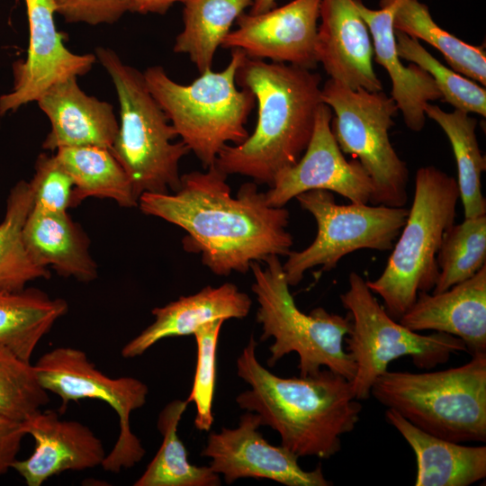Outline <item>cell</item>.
<instances>
[{"instance_id":"6da1fadb","label":"cell","mask_w":486,"mask_h":486,"mask_svg":"<svg viewBox=\"0 0 486 486\" xmlns=\"http://www.w3.org/2000/svg\"><path fill=\"white\" fill-rule=\"evenodd\" d=\"M227 176L213 164L205 172L181 176L176 192L142 194L138 206L182 228L184 250L201 254L217 275L246 274L253 262L287 256L293 244L288 210L268 205L255 182L241 184L232 197Z\"/></svg>"},{"instance_id":"7a4b0ae2","label":"cell","mask_w":486,"mask_h":486,"mask_svg":"<svg viewBox=\"0 0 486 486\" xmlns=\"http://www.w3.org/2000/svg\"><path fill=\"white\" fill-rule=\"evenodd\" d=\"M256 346L251 336L236 361L238 376L250 386L237 396L238 405L258 414L261 425L275 430L298 457L338 454L362 411L351 382L328 368L305 377L277 376L260 364Z\"/></svg>"},{"instance_id":"3957f363","label":"cell","mask_w":486,"mask_h":486,"mask_svg":"<svg viewBox=\"0 0 486 486\" xmlns=\"http://www.w3.org/2000/svg\"><path fill=\"white\" fill-rule=\"evenodd\" d=\"M235 78L255 95L257 121L253 133L240 144L226 145L214 164L228 176H246L270 187L310 142L323 103L321 77L304 68L246 56Z\"/></svg>"},{"instance_id":"277c9868","label":"cell","mask_w":486,"mask_h":486,"mask_svg":"<svg viewBox=\"0 0 486 486\" xmlns=\"http://www.w3.org/2000/svg\"><path fill=\"white\" fill-rule=\"evenodd\" d=\"M245 58L242 50L231 49L230 61L222 71L208 69L188 85L171 79L160 66L143 72L149 92L177 136L205 169L229 142L238 145L249 136L245 125L256 98L248 89H238L235 78Z\"/></svg>"},{"instance_id":"5b68a950","label":"cell","mask_w":486,"mask_h":486,"mask_svg":"<svg viewBox=\"0 0 486 486\" xmlns=\"http://www.w3.org/2000/svg\"><path fill=\"white\" fill-rule=\"evenodd\" d=\"M371 395L436 437L486 441V353L442 371H387L374 381Z\"/></svg>"},{"instance_id":"8992f818","label":"cell","mask_w":486,"mask_h":486,"mask_svg":"<svg viewBox=\"0 0 486 486\" xmlns=\"http://www.w3.org/2000/svg\"><path fill=\"white\" fill-rule=\"evenodd\" d=\"M96 60L110 76L120 104V123L110 149L126 171L135 197L144 193L176 192L181 184L179 162L190 149L149 92L143 73L109 48H95Z\"/></svg>"},{"instance_id":"52a82bcc","label":"cell","mask_w":486,"mask_h":486,"mask_svg":"<svg viewBox=\"0 0 486 486\" xmlns=\"http://www.w3.org/2000/svg\"><path fill=\"white\" fill-rule=\"evenodd\" d=\"M459 189L456 180L428 166L416 172L414 197L406 222L381 275L366 281L394 320L413 305L418 292H430L439 274L436 255L444 234L454 224Z\"/></svg>"},{"instance_id":"ba28073f","label":"cell","mask_w":486,"mask_h":486,"mask_svg":"<svg viewBox=\"0 0 486 486\" xmlns=\"http://www.w3.org/2000/svg\"><path fill=\"white\" fill-rule=\"evenodd\" d=\"M262 262H253L251 290L256 297V319L262 326L261 341L274 338L270 346L268 366L282 357L297 353L300 376L319 373L325 367L351 381L356 364L344 348L345 338L351 328V317L328 312L324 308L303 313L290 292L279 256H269Z\"/></svg>"},{"instance_id":"9c48e42d","label":"cell","mask_w":486,"mask_h":486,"mask_svg":"<svg viewBox=\"0 0 486 486\" xmlns=\"http://www.w3.org/2000/svg\"><path fill=\"white\" fill-rule=\"evenodd\" d=\"M348 284L340 300L351 317L344 342L356 364L350 382L358 400L371 396L374 381L401 356H410L418 368L431 369L446 364L453 354L467 351L456 337L441 332L424 335L392 319L356 272L350 273Z\"/></svg>"},{"instance_id":"30bf717a","label":"cell","mask_w":486,"mask_h":486,"mask_svg":"<svg viewBox=\"0 0 486 486\" xmlns=\"http://www.w3.org/2000/svg\"><path fill=\"white\" fill-rule=\"evenodd\" d=\"M321 99L335 112L331 130L341 151L357 159L373 182L370 202L404 207L409 169L389 138L399 111L392 97L382 90L351 89L329 78L321 88Z\"/></svg>"},{"instance_id":"8fae6325","label":"cell","mask_w":486,"mask_h":486,"mask_svg":"<svg viewBox=\"0 0 486 486\" xmlns=\"http://www.w3.org/2000/svg\"><path fill=\"white\" fill-rule=\"evenodd\" d=\"M295 198L315 219L317 235L309 247L287 255L283 269L290 286L297 285L307 270L321 266V271H330L356 250H392L409 214L405 207L337 204L327 190L307 191Z\"/></svg>"},{"instance_id":"7c38bea8","label":"cell","mask_w":486,"mask_h":486,"mask_svg":"<svg viewBox=\"0 0 486 486\" xmlns=\"http://www.w3.org/2000/svg\"><path fill=\"white\" fill-rule=\"evenodd\" d=\"M33 366L40 385L61 400L60 413L69 402L85 399L103 400L114 410L120 431L101 465L104 470L119 472L142 460L145 449L130 429V418L147 401L148 388L143 382L130 376L109 377L96 368L84 351L71 346L46 352Z\"/></svg>"},{"instance_id":"4fadbf2b","label":"cell","mask_w":486,"mask_h":486,"mask_svg":"<svg viewBox=\"0 0 486 486\" xmlns=\"http://www.w3.org/2000/svg\"><path fill=\"white\" fill-rule=\"evenodd\" d=\"M333 114L322 103L317 112L310 142L299 161L281 171L265 193L268 205L284 207L310 190L337 193L354 203H369L373 182L357 159L347 161L331 130Z\"/></svg>"},{"instance_id":"5bb4252c","label":"cell","mask_w":486,"mask_h":486,"mask_svg":"<svg viewBox=\"0 0 486 486\" xmlns=\"http://www.w3.org/2000/svg\"><path fill=\"white\" fill-rule=\"evenodd\" d=\"M258 414L240 416L236 428H222L210 433L201 455L211 459L210 467L231 484L240 478H264L286 486H329L321 467L303 470L298 456L282 445L269 444L258 430Z\"/></svg>"},{"instance_id":"9a60e30c","label":"cell","mask_w":486,"mask_h":486,"mask_svg":"<svg viewBox=\"0 0 486 486\" xmlns=\"http://www.w3.org/2000/svg\"><path fill=\"white\" fill-rule=\"evenodd\" d=\"M29 22V48L23 60L13 65L14 87L0 96V115L15 112L38 99L52 86L88 73L94 54H76L64 44L56 27L52 0H24Z\"/></svg>"},{"instance_id":"2e32d148","label":"cell","mask_w":486,"mask_h":486,"mask_svg":"<svg viewBox=\"0 0 486 486\" xmlns=\"http://www.w3.org/2000/svg\"><path fill=\"white\" fill-rule=\"evenodd\" d=\"M321 0H292L259 14L243 13L221 43L224 49H240L254 59L317 67L315 46Z\"/></svg>"},{"instance_id":"e0dca14e","label":"cell","mask_w":486,"mask_h":486,"mask_svg":"<svg viewBox=\"0 0 486 486\" xmlns=\"http://www.w3.org/2000/svg\"><path fill=\"white\" fill-rule=\"evenodd\" d=\"M26 435L35 441L33 453L15 460L12 468L28 486H41L66 471H83L102 465L106 452L102 441L85 424L64 420L52 410L33 412L22 421Z\"/></svg>"},{"instance_id":"ac0fdd59","label":"cell","mask_w":486,"mask_h":486,"mask_svg":"<svg viewBox=\"0 0 486 486\" xmlns=\"http://www.w3.org/2000/svg\"><path fill=\"white\" fill-rule=\"evenodd\" d=\"M315 52L330 78L351 89L382 90L373 67L374 47L354 0H321Z\"/></svg>"},{"instance_id":"d6986e66","label":"cell","mask_w":486,"mask_h":486,"mask_svg":"<svg viewBox=\"0 0 486 486\" xmlns=\"http://www.w3.org/2000/svg\"><path fill=\"white\" fill-rule=\"evenodd\" d=\"M398 321L412 331L432 330L456 337L471 355L486 353V265L446 291L418 292Z\"/></svg>"},{"instance_id":"ffe728a7","label":"cell","mask_w":486,"mask_h":486,"mask_svg":"<svg viewBox=\"0 0 486 486\" xmlns=\"http://www.w3.org/2000/svg\"><path fill=\"white\" fill-rule=\"evenodd\" d=\"M37 104L51 124L42 144L44 149L81 146L112 148L119 130L113 107L86 94L76 77L55 84Z\"/></svg>"},{"instance_id":"44dd1931","label":"cell","mask_w":486,"mask_h":486,"mask_svg":"<svg viewBox=\"0 0 486 486\" xmlns=\"http://www.w3.org/2000/svg\"><path fill=\"white\" fill-rule=\"evenodd\" d=\"M251 305L249 296L233 284L205 286L194 294L154 308L151 312L155 320L125 344L121 354L124 358H133L162 339L194 335L199 327L210 321L243 319Z\"/></svg>"},{"instance_id":"7402d4cb","label":"cell","mask_w":486,"mask_h":486,"mask_svg":"<svg viewBox=\"0 0 486 486\" xmlns=\"http://www.w3.org/2000/svg\"><path fill=\"white\" fill-rule=\"evenodd\" d=\"M368 26L373 39L375 61L382 66L392 80V97L400 110L407 127L421 130L426 123L424 107L431 101L442 99L432 76L418 65L404 66L397 52L393 27V6L390 4L374 10L361 0H354Z\"/></svg>"},{"instance_id":"603a6c76","label":"cell","mask_w":486,"mask_h":486,"mask_svg":"<svg viewBox=\"0 0 486 486\" xmlns=\"http://www.w3.org/2000/svg\"><path fill=\"white\" fill-rule=\"evenodd\" d=\"M385 418L415 454L416 486H468L486 477V446H467L436 437L392 409L386 410Z\"/></svg>"},{"instance_id":"cb8c5ba5","label":"cell","mask_w":486,"mask_h":486,"mask_svg":"<svg viewBox=\"0 0 486 486\" xmlns=\"http://www.w3.org/2000/svg\"><path fill=\"white\" fill-rule=\"evenodd\" d=\"M25 248L40 266H50L65 277L90 282L97 277L89 240L67 212H52L32 207L22 230Z\"/></svg>"},{"instance_id":"d4e9b609","label":"cell","mask_w":486,"mask_h":486,"mask_svg":"<svg viewBox=\"0 0 486 486\" xmlns=\"http://www.w3.org/2000/svg\"><path fill=\"white\" fill-rule=\"evenodd\" d=\"M68 310L65 300L36 288L0 290V343L31 362L39 342Z\"/></svg>"},{"instance_id":"484cf974","label":"cell","mask_w":486,"mask_h":486,"mask_svg":"<svg viewBox=\"0 0 486 486\" xmlns=\"http://www.w3.org/2000/svg\"><path fill=\"white\" fill-rule=\"evenodd\" d=\"M56 157L71 176V208L87 197L109 198L121 207L138 206L130 180L110 149L95 146L61 148Z\"/></svg>"},{"instance_id":"4316f807","label":"cell","mask_w":486,"mask_h":486,"mask_svg":"<svg viewBox=\"0 0 486 486\" xmlns=\"http://www.w3.org/2000/svg\"><path fill=\"white\" fill-rule=\"evenodd\" d=\"M253 0H187L184 28L176 36L174 52L189 56L200 74L212 69L217 49L230 27Z\"/></svg>"},{"instance_id":"83f0119b","label":"cell","mask_w":486,"mask_h":486,"mask_svg":"<svg viewBox=\"0 0 486 486\" xmlns=\"http://www.w3.org/2000/svg\"><path fill=\"white\" fill-rule=\"evenodd\" d=\"M189 402L175 400L160 411L157 422L162 444L134 486H220L221 480L210 466H196L177 434V428Z\"/></svg>"},{"instance_id":"f1b7e54d","label":"cell","mask_w":486,"mask_h":486,"mask_svg":"<svg viewBox=\"0 0 486 486\" xmlns=\"http://www.w3.org/2000/svg\"><path fill=\"white\" fill-rule=\"evenodd\" d=\"M393 6V27L438 50L453 70L483 86H486V53L443 30L433 20L428 8L418 0H381Z\"/></svg>"},{"instance_id":"f546056e","label":"cell","mask_w":486,"mask_h":486,"mask_svg":"<svg viewBox=\"0 0 486 486\" xmlns=\"http://www.w3.org/2000/svg\"><path fill=\"white\" fill-rule=\"evenodd\" d=\"M426 116L435 121L444 130L455 158L459 199L464 218L486 214V200L482 191V174L486 169L476 136L477 120L468 112L456 110L447 112L439 106L427 104Z\"/></svg>"},{"instance_id":"4dcf8cb0","label":"cell","mask_w":486,"mask_h":486,"mask_svg":"<svg viewBox=\"0 0 486 486\" xmlns=\"http://www.w3.org/2000/svg\"><path fill=\"white\" fill-rule=\"evenodd\" d=\"M32 207L30 184L22 180L11 189L0 223V290L21 291L29 282L50 276L47 267L33 261L23 242L22 230Z\"/></svg>"},{"instance_id":"1f68e13d","label":"cell","mask_w":486,"mask_h":486,"mask_svg":"<svg viewBox=\"0 0 486 486\" xmlns=\"http://www.w3.org/2000/svg\"><path fill=\"white\" fill-rule=\"evenodd\" d=\"M486 262V214L465 218L444 234L436 255L439 274L433 293L473 276Z\"/></svg>"},{"instance_id":"d6a6232c","label":"cell","mask_w":486,"mask_h":486,"mask_svg":"<svg viewBox=\"0 0 486 486\" xmlns=\"http://www.w3.org/2000/svg\"><path fill=\"white\" fill-rule=\"evenodd\" d=\"M400 58L427 71L438 87L442 100L456 110L486 116V90L475 81L448 68L433 57L417 39L394 30Z\"/></svg>"},{"instance_id":"836d02e7","label":"cell","mask_w":486,"mask_h":486,"mask_svg":"<svg viewBox=\"0 0 486 486\" xmlns=\"http://www.w3.org/2000/svg\"><path fill=\"white\" fill-rule=\"evenodd\" d=\"M34 366L0 343V415L23 421L49 401Z\"/></svg>"},{"instance_id":"e575fe53","label":"cell","mask_w":486,"mask_h":486,"mask_svg":"<svg viewBox=\"0 0 486 486\" xmlns=\"http://www.w3.org/2000/svg\"><path fill=\"white\" fill-rule=\"evenodd\" d=\"M225 320H216L199 327L194 333L197 344V362L193 387L186 400L196 406L194 426L210 431L214 417L212 402L216 383L217 344Z\"/></svg>"},{"instance_id":"d590c367","label":"cell","mask_w":486,"mask_h":486,"mask_svg":"<svg viewBox=\"0 0 486 486\" xmlns=\"http://www.w3.org/2000/svg\"><path fill=\"white\" fill-rule=\"evenodd\" d=\"M29 184L32 207L52 212H67L71 208L74 183L56 155H39Z\"/></svg>"},{"instance_id":"8d00e7d4","label":"cell","mask_w":486,"mask_h":486,"mask_svg":"<svg viewBox=\"0 0 486 486\" xmlns=\"http://www.w3.org/2000/svg\"><path fill=\"white\" fill-rule=\"evenodd\" d=\"M56 12L68 22L112 24L130 12L132 0H52Z\"/></svg>"},{"instance_id":"74e56055","label":"cell","mask_w":486,"mask_h":486,"mask_svg":"<svg viewBox=\"0 0 486 486\" xmlns=\"http://www.w3.org/2000/svg\"><path fill=\"white\" fill-rule=\"evenodd\" d=\"M25 435L22 421L0 415V476L12 468Z\"/></svg>"},{"instance_id":"f35d334b","label":"cell","mask_w":486,"mask_h":486,"mask_svg":"<svg viewBox=\"0 0 486 486\" xmlns=\"http://www.w3.org/2000/svg\"><path fill=\"white\" fill-rule=\"evenodd\" d=\"M186 1L187 0H132L130 12L141 14H164L176 3L184 4Z\"/></svg>"},{"instance_id":"ab89813d","label":"cell","mask_w":486,"mask_h":486,"mask_svg":"<svg viewBox=\"0 0 486 486\" xmlns=\"http://www.w3.org/2000/svg\"><path fill=\"white\" fill-rule=\"evenodd\" d=\"M276 0H253L250 14H259L275 7Z\"/></svg>"}]
</instances>
